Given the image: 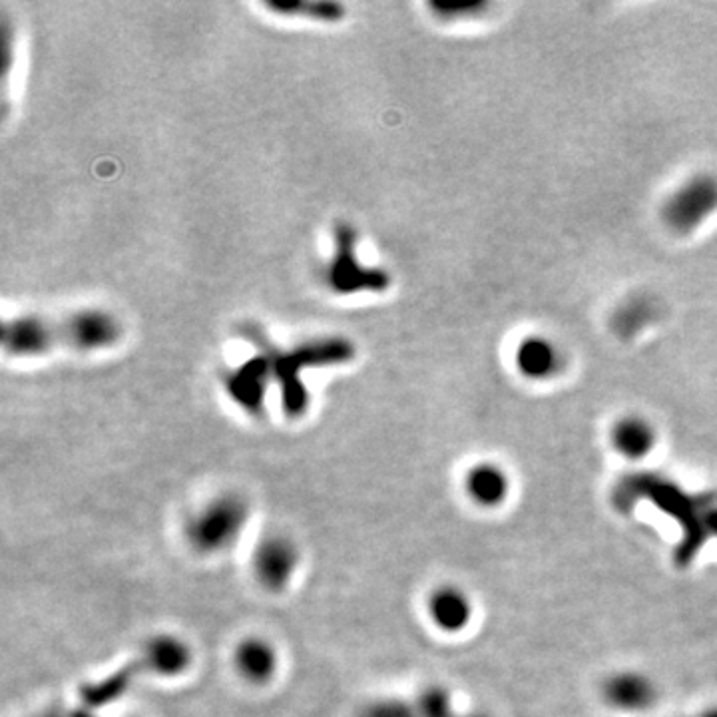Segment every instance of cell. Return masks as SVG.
<instances>
[{
  "mask_svg": "<svg viewBox=\"0 0 717 717\" xmlns=\"http://www.w3.org/2000/svg\"><path fill=\"white\" fill-rule=\"evenodd\" d=\"M271 379V365L267 355H259L243 363L228 381L232 397L245 409H259L265 397L267 381Z\"/></svg>",
  "mask_w": 717,
  "mask_h": 717,
  "instance_id": "12",
  "label": "cell"
},
{
  "mask_svg": "<svg viewBox=\"0 0 717 717\" xmlns=\"http://www.w3.org/2000/svg\"><path fill=\"white\" fill-rule=\"evenodd\" d=\"M299 564L297 548L281 536L263 540L253 556V568L259 582L269 590H283Z\"/></svg>",
  "mask_w": 717,
  "mask_h": 717,
  "instance_id": "7",
  "label": "cell"
},
{
  "mask_svg": "<svg viewBox=\"0 0 717 717\" xmlns=\"http://www.w3.org/2000/svg\"><path fill=\"white\" fill-rule=\"evenodd\" d=\"M465 488L471 500L477 502L478 506L492 508L506 500L510 490V480L498 465L482 463L469 471Z\"/></svg>",
  "mask_w": 717,
  "mask_h": 717,
  "instance_id": "13",
  "label": "cell"
},
{
  "mask_svg": "<svg viewBox=\"0 0 717 717\" xmlns=\"http://www.w3.org/2000/svg\"><path fill=\"white\" fill-rule=\"evenodd\" d=\"M122 337L120 323L104 311L86 309L60 319L38 315L14 317L2 327V347L16 357L42 355L54 347L80 351L106 349Z\"/></svg>",
  "mask_w": 717,
  "mask_h": 717,
  "instance_id": "1",
  "label": "cell"
},
{
  "mask_svg": "<svg viewBox=\"0 0 717 717\" xmlns=\"http://www.w3.org/2000/svg\"><path fill=\"white\" fill-rule=\"evenodd\" d=\"M359 717H461L443 688H431L415 698L383 700L367 706Z\"/></svg>",
  "mask_w": 717,
  "mask_h": 717,
  "instance_id": "8",
  "label": "cell"
},
{
  "mask_svg": "<svg viewBox=\"0 0 717 717\" xmlns=\"http://www.w3.org/2000/svg\"><path fill=\"white\" fill-rule=\"evenodd\" d=\"M602 698L618 712H644L658 702V688L646 674L620 672L604 682Z\"/></svg>",
  "mask_w": 717,
  "mask_h": 717,
  "instance_id": "9",
  "label": "cell"
},
{
  "mask_svg": "<svg viewBox=\"0 0 717 717\" xmlns=\"http://www.w3.org/2000/svg\"><path fill=\"white\" fill-rule=\"evenodd\" d=\"M516 369L530 381H546L554 377L562 365L558 347L540 335H532L520 341L516 347Z\"/></svg>",
  "mask_w": 717,
  "mask_h": 717,
  "instance_id": "10",
  "label": "cell"
},
{
  "mask_svg": "<svg viewBox=\"0 0 717 717\" xmlns=\"http://www.w3.org/2000/svg\"><path fill=\"white\" fill-rule=\"evenodd\" d=\"M355 355L353 345L341 337H329L299 345L285 353H267L271 377L279 383L283 409L289 417H299L307 409V391L301 383V371L309 367L341 365Z\"/></svg>",
  "mask_w": 717,
  "mask_h": 717,
  "instance_id": "3",
  "label": "cell"
},
{
  "mask_svg": "<svg viewBox=\"0 0 717 717\" xmlns=\"http://www.w3.org/2000/svg\"><path fill=\"white\" fill-rule=\"evenodd\" d=\"M329 287L339 295L361 291H385L391 277L385 269L363 267L357 257V234L353 228L339 224L333 230V255L327 267Z\"/></svg>",
  "mask_w": 717,
  "mask_h": 717,
  "instance_id": "5",
  "label": "cell"
},
{
  "mask_svg": "<svg viewBox=\"0 0 717 717\" xmlns=\"http://www.w3.org/2000/svg\"><path fill=\"white\" fill-rule=\"evenodd\" d=\"M717 212V178L712 174L684 182L664 204V220L678 234L698 230Z\"/></svg>",
  "mask_w": 717,
  "mask_h": 717,
  "instance_id": "6",
  "label": "cell"
},
{
  "mask_svg": "<svg viewBox=\"0 0 717 717\" xmlns=\"http://www.w3.org/2000/svg\"><path fill=\"white\" fill-rule=\"evenodd\" d=\"M696 717H717V708H714V710H708V712H704V714H700V716Z\"/></svg>",
  "mask_w": 717,
  "mask_h": 717,
  "instance_id": "18",
  "label": "cell"
},
{
  "mask_svg": "<svg viewBox=\"0 0 717 717\" xmlns=\"http://www.w3.org/2000/svg\"><path fill=\"white\" fill-rule=\"evenodd\" d=\"M614 449L626 459H644L656 447V429L642 417H624L612 429Z\"/></svg>",
  "mask_w": 717,
  "mask_h": 717,
  "instance_id": "14",
  "label": "cell"
},
{
  "mask_svg": "<svg viewBox=\"0 0 717 717\" xmlns=\"http://www.w3.org/2000/svg\"><path fill=\"white\" fill-rule=\"evenodd\" d=\"M236 666L249 682H267L277 670V652L265 640H245L236 652Z\"/></svg>",
  "mask_w": 717,
  "mask_h": 717,
  "instance_id": "15",
  "label": "cell"
},
{
  "mask_svg": "<svg viewBox=\"0 0 717 717\" xmlns=\"http://www.w3.org/2000/svg\"><path fill=\"white\" fill-rule=\"evenodd\" d=\"M461 717H490L488 714H478V712H469V714H461Z\"/></svg>",
  "mask_w": 717,
  "mask_h": 717,
  "instance_id": "19",
  "label": "cell"
},
{
  "mask_svg": "<svg viewBox=\"0 0 717 717\" xmlns=\"http://www.w3.org/2000/svg\"><path fill=\"white\" fill-rule=\"evenodd\" d=\"M247 518L249 504L241 496H218L188 522V538L200 552L226 550L238 540Z\"/></svg>",
  "mask_w": 717,
  "mask_h": 717,
  "instance_id": "4",
  "label": "cell"
},
{
  "mask_svg": "<svg viewBox=\"0 0 717 717\" xmlns=\"http://www.w3.org/2000/svg\"><path fill=\"white\" fill-rule=\"evenodd\" d=\"M429 616L443 632H461L473 618V602L457 586L437 588L429 598Z\"/></svg>",
  "mask_w": 717,
  "mask_h": 717,
  "instance_id": "11",
  "label": "cell"
},
{
  "mask_svg": "<svg viewBox=\"0 0 717 717\" xmlns=\"http://www.w3.org/2000/svg\"><path fill=\"white\" fill-rule=\"evenodd\" d=\"M192 664L190 646L176 636H158L144 650L120 666L114 674L88 682L78 690L82 706L102 710L122 700L140 678L146 676H178Z\"/></svg>",
  "mask_w": 717,
  "mask_h": 717,
  "instance_id": "2",
  "label": "cell"
},
{
  "mask_svg": "<svg viewBox=\"0 0 717 717\" xmlns=\"http://www.w3.org/2000/svg\"><path fill=\"white\" fill-rule=\"evenodd\" d=\"M269 10L277 12V14H287V16H305L317 22H339L345 16V6L339 2H311V0H303V2H295V0H273L265 4Z\"/></svg>",
  "mask_w": 717,
  "mask_h": 717,
  "instance_id": "16",
  "label": "cell"
},
{
  "mask_svg": "<svg viewBox=\"0 0 717 717\" xmlns=\"http://www.w3.org/2000/svg\"><path fill=\"white\" fill-rule=\"evenodd\" d=\"M32 717H100L94 714V710L82 706V708H50Z\"/></svg>",
  "mask_w": 717,
  "mask_h": 717,
  "instance_id": "17",
  "label": "cell"
}]
</instances>
